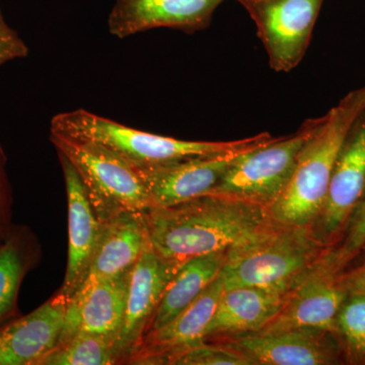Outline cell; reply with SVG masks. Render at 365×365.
<instances>
[{
    "instance_id": "1",
    "label": "cell",
    "mask_w": 365,
    "mask_h": 365,
    "mask_svg": "<svg viewBox=\"0 0 365 365\" xmlns=\"http://www.w3.org/2000/svg\"><path fill=\"white\" fill-rule=\"evenodd\" d=\"M143 217L150 248L178 265L230 251L276 222L263 206L216 194L148 208Z\"/></svg>"
},
{
    "instance_id": "2",
    "label": "cell",
    "mask_w": 365,
    "mask_h": 365,
    "mask_svg": "<svg viewBox=\"0 0 365 365\" xmlns=\"http://www.w3.org/2000/svg\"><path fill=\"white\" fill-rule=\"evenodd\" d=\"M365 112V86L353 91L324 115L300 150L287 189L269 209L276 222L314 225L325 203L336 160L348 134Z\"/></svg>"
},
{
    "instance_id": "3",
    "label": "cell",
    "mask_w": 365,
    "mask_h": 365,
    "mask_svg": "<svg viewBox=\"0 0 365 365\" xmlns=\"http://www.w3.org/2000/svg\"><path fill=\"white\" fill-rule=\"evenodd\" d=\"M324 250L313 225L273 223L227 252L220 274L223 289L256 287L289 294L325 256Z\"/></svg>"
},
{
    "instance_id": "4",
    "label": "cell",
    "mask_w": 365,
    "mask_h": 365,
    "mask_svg": "<svg viewBox=\"0 0 365 365\" xmlns=\"http://www.w3.org/2000/svg\"><path fill=\"white\" fill-rule=\"evenodd\" d=\"M51 132L97 144L135 168L228 153L249 145L258 137L235 141L181 140L137 130L83 109L53 117Z\"/></svg>"
},
{
    "instance_id": "5",
    "label": "cell",
    "mask_w": 365,
    "mask_h": 365,
    "mask_svg": "<svg viewBox=\"0 0 365 365\" xmlns=\"http://www.w3.org/2000/svg\"><path fill=\"white\" fill-rule=\"evenodd\" d=\"M50 139L78 172L101 222L124 211L143 213L150 208L143 180L128 163L88 141L53 132Z\"/></svg>"
},
{
    "instance_id": "6",
    "label": "cell",
    "mask_w": 365,
    "mask_h": 365,
    "mask_svg": "<svg viewBox=\"0 0 365 365\" xmlns=\"http://www.w3.org/2000/svg\"><path fill=\"white\" fill-rule=\"evenodd\" d=\"M322 119L323 116L307 119L295 133L276 137L249 151L209 194L232 197L269 210L287 189L300 150L318 129Z\"/></svg>"
},
{
    "instance_id": "7",
    "label": "cell",
    "mask_w": 365,
    "mask_h": 365,
    "mask_svg": "<svg viewBox=\"0 0 365 365\" xmlns=\"http://www.w3.org/2000/svg\"><path fill=\"white\" fill-rule=\"evenodd\" d=\"M256 25L274 71L299 66L311 43L324 0H237Z\"/></svg>"
},
{
    "instance_id": "8",
    "label": "cell",
    "mask_w": 365,
    "mask_h": 365,
    "mask_svg": "<svg viewBox=\"0 0 365 365\" xmlns=\"http://www.w3.org/2000/svg\"><path fill=\"white\" fill-rule=\"evenodd\" d=\"M273 138L268 132H263L253 143L239 150L155 167L134 168L148 191L150 208L165 207L211 193L242 155Z\"/></svg>"
},
{
    "instance_id": "9",
    "label": "cell",
    "mask_w": 365,
    "mask_h": 365,
    "mask_svg": "<svg viewBox=\"0 0 365 365\" xmlns=\"http://www.w3.org/2000/svg\"><path fill=\"white\" fill-rule=\"evenodd\" d=\"M336 271L329 257L324 256L288 294L279 313L256 333L302 329L336 332V319L349 294Z\"/></svg>"
},
{
    "instance_id": "10",
    "label": "cell",
    "mask_w": 365,
    "mask_h": 365,
    "mask_svg": "<svg viewBox=\"0 0 365 365\" xmlns=\"http://www.w3.org/2000/svg\"><path fill=\"white\" fill-rule=\"evenodd\" d=\"M181 266L163 260L148 242L131 268L123 323L116 339L123 362L128 364L140 345L165 288Z\"/></svg>"
},
{
    "instance_id": "11",
    "label": "cell",
    "mask_w": 365,
    "mask_h": 365,
    "mask_svg": "<svg viewBox=\"0 0 365 365\" xmlns=\"http://www.w3.org/2000/svg\"><path fill=\"white\" fill-rule=\"evenodd\" d=\"M365 196V112L353 125L336 160L325 203L314 227L325 242L343 227Z\"/></svg>"
},
{
    "instance_id": "12",
    "label": "cell",
    "mask_w": 365,
    "mask_h": 365,
    "mask_svg": "<svg viewBox=\"0 0 365 365\" xmlns=\"http://www.w3.org/2000/svg\"><path fill=\"white\" fill-rule=\"evenodd\" d=\"M225 0H116L109 16L110 33L123 39L158 28L187 33L210 25L215 9Z\"/></svg>"
},
{
    "instance_id": "13",
    "label": "cell",
    "mask_w": 365,
    "mask_h": 365,
    "mask_svg": "<svg viewBox=\"0 0 365 365\" xmlns=\"http://www.w3.org/2000/svg\"><path fill=\"white\" fill-rule=\"evenodd\" d=\"M223 292L220 276L192 304L162 328L143 336L131 364H168L182 351L205 342L206 330Z\"/></svg>"
},
{
    "instance_id": "14",
    "label": "cell",
    "mask_w": 365,
    "mask_h": 365,
    "mask_svg": "<svg viewBox=\"0 0 365 365\" xmlns=\"http://www.w3.org/2000/svg\"><path fill=\"white\" fill-rule=\"evenodd\" d=\"M330 334L311 329L250 333L223 343L246 355L253 365H328L337 360Z\"/></svg>"
},
{
    "instance_id": "15",
    "label": "cell",
    "mask_w": 365,
    "mask_h": 365,
    "mask_svg": "<svg viewBox=\"0 0 365 365\" xmlns=\"http://www.w3.org/2000/svg\"><path fill=\"white\" fill-rule=\"evenodd\" d=\"M130 270L98 281L86 292L72 295L67 304L58 345L79 333L117 339L126 309Z\"/></svg>"
},
{
    "instance_id": "16",
    "label": "cell",
    "mask_w": 365,
    "mask_h": 365,
    "mask_svg": "<svg viewBox=\"0 0 365 365\" xmlns=\"http://www.w3.org/2000/svg\"><path fill=\"white\" fill-rule=\"evenodd\" d=\"M68 299L61 292L0 328V365H39L58 345Z\"/></svg>"
},
{
    "instance_id": "17",
    "label": "cell",
    "mask_w": 365,
    "mask_h": 365,
    "mask_svg": "<svg viewBox=\"0 0 365 365\" xmlns=\"http://www.w3.org/2000/svg\"><path fill=\"white\" fill-rule=\"evenodd\" d=\"M58 155L66 181L69 240L66 276L58 292L69 300L88 275L104 222H101L96 215L83 182L73 165L63 155Z\"/></svg>"
},
{
    "instance_id": "18",
    "label": "cell",
    "mask_w": 365,
    "mask_h": 365,
    "mask_svg": "<svg viewBox=\"0 0 365 365\" xmlns=\"http://www.w3.org/2000/svg\"><path fill=\"white\" fill-rule=\"evenodd\" d=\"M288 294L270 288L240 287L223 289L206 330L210 338L235 337L256 333L274 319Z\"/></svg>"
},
{
    "instance_id": "19",
    "label": "cell",
    "mask_w": 365,
    "mask_h": 365,
    "mask_svg": "<svg viewBox=\"0 0 365 365\" xmlns=\"http://www.w3.org/2000/svg\"><path fill=\"white\" fill-rule=\"evenodd\" d=\"M143 213L124 211L104 222L88 275L76 294L133 267L148 242Z\"/></svg>"
},
{
    "instance_id": "20",
    "label": "cell",
    "mask_w": 365,
    "mask_h": 365,
    "mask_svg": "<svg viewBox=\"0 0 365 365\" xmlns=\"http://www.w3.org/2000/svg\"><path fill=\"white\" fill-rule=\"evenodd\" d=\"M227 257V252H217L182 264L165 288L145 334L162 328L202 294L220 276Z\"/></svg>"
},
{
    "instance_id": "21",
    "label": "cell",
    "mask_w": 365,
    "mask_h": 365,
    "mask_svg": "<svg viewBox=\"0 0 365 365\" xmlns=\"http://www.w3.org/2000/svg\"><path fill=\"white\" fill-rule=\"evenodd\" d=\"M30 234L11 230L0 242V325L16 316L19 292L34 259Z\"/></svg>"
},
{
    "instance_id": "22",
    "label": "cell",
    "mask_w": 365,
    "mask_h": 365,
    "mask_svg": "<svg viewBox=\"0 0 365 365\" xmlns=\"http://www.w3.org/2000/svg\"><path fill=\"white\" fill-rule=\"evenodd\" d=\"M123 364L116 340L79 333L48 353L39 365H111Z\"/></svg>"
},
{
    "instance_id": "23",
    "label": "cell",
    "mask_w": 365,
    "mask_h": 365,
    "mask_svg": "<svg viewBox=\"0 0 365 365\" xmlns=\"http://www.w3.org/2000/svg\"><path fill=\"white\" fill-rule=\"evenodd\" d=\"M336 328L349 351L365 357V294H348L336 319Z\"/></svg>"
},
{
    "instance_id": "24",
    "label": "cell",
    "mask_w": 365,
    "mask_h": 365,
    "mask_svg": "<svg viewBox=\"0 0 365 365\" xmlns=\"http://www.w3.org/2000/svg\"><path fill=\"white\" fill-rule=\"evenodd\" d=\"M168 364L253 365L246 355L225 343L211 345L206 342L180 353L170 359Z\"/></svg>"
},
{
    "instance_id": "25",
    "label": "cell",
    "mask_w": 365,
    "mask_h": 365,
    "mask_svg": "<svg viewBox=\"0 0 365 365\" xmlns=\"http://www.w3.org/2000/svg\"><path fill=\"white\" fill-rule=\"evenodd\" d=\"M352 215L351 225L348 230L344 244L337 253L329 256L337 270L365 247V198L360 201Z\"/></svg>"
},
{
    "instance_id": "26",
    "label": "cell",
    "mask_w": 365,
    "mask_h": 365,
    "mask_svg": "<svg viewBox=\"0 0 365 365\" xmlns=\"http://www.w3.org/2000/svg\"><path fill=\"white\" fill-rule=\"evenodd\" d=\"M28 54V46L0 14V66L11 60L25 58Z\"/></svg>"
},
{
    "instance_id": "27",
    "label": "cell",
    "mask_w": 365,
    "mask_h": 365,
    "mask_svg": "<svg viewBox=\"0 0 365 365\" xmlns=\"http://www.w3.org/2000/svg\"><path fill=\"white\" fill-rule=\"evenodd\" d=\"M11 185L6 172V157L0 145V235L6 237L11 230Z\"/></svg>"
},
{
    "instance_id": "28",
    "label": "cell",
    "mask_w": 365,
    "mask_h": 365,
    "mask_svg": "<svg viewBox=\"0 0 365 365\" xmlns=\"http://www.w3.org/2000/svg\"><path fill=\"white\" fill-rule=\"evenodd\" d=\"M340 280L349 294H365V266Z\"/></svg>"
},
{
    "instance_id": "29",
    "label": "cell",
    "mask_w": 365,
    "mask_h": 365,
    "mask_svg": "<svg viewBox=\"0 0 365 365\" xmlns=\"http://www.w3.org/2000/svg\"><path fill=\"white\" fill-rule=\"evenodd\" d=\"M4 235H0V242H1L2 240H4Z\"/></svg>"
}]
</instances>
